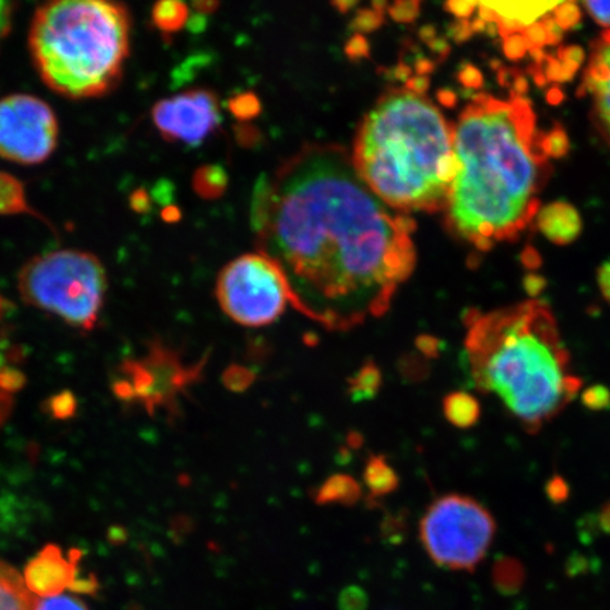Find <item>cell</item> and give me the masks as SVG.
Returning <instances> with one entry per match:
<instances>
[{"label": "cell", "mask_w": 610, "mask_h": 610, "mask_svg": "<svg viewBox=\"0 0 610 610\" xmlns=\"http://www.w3.org/2000/svg\"><path fill=\"white\" fill-rule=\"evenodd\" d=\"M260 255L279 267L290 304L330 331L387 313L416 267V222L394 215L342 146H304L256 185Z\"/></svg>", "instance_id": "obj_1"}, {"label": "cell", "mask_w": 610, "mask_h": 610, "mask_svg": "<svg viewBox=\"0 0 610 610\" xmlns=\"http://www.w3.org/2000/svg\"><path fill=\"white\" fill-rule=\"evenodd\" d=\"M544 135L529 99L475 95L454 125L459 170L445 209L452 231L489 250L533 222L550 176Z\"/></svg>", "instance_id": "obj_2"}, {"label": "cell", "mask_w": 610, "mask_h": 610, "mask_svg": "<svg viewBox=\"0 0 610 610\" xmlns=\"http://www.w3.org/2000/svg\"><path fill=\"white\" fill-rule=\"evenodd\" d=\"M466 359L479 392L493 394L529 433H537L577 396L582 382L571 369L550 307L530 300L465 318Z\"/></svg>", "instance_id": "obj_3"}, {"label": "cell", "mask_w": 610, "mask_h": 610, "mask_svg": "<svg viewBox=\"0 0 610 610\" xmlns=\"http://www.w3.org/2000/svg\"><path fill=\"white\" fill-rule=\"evenodd\" d=\"M352 161L363 183L387 207L445 211L459 163L454 126L437 105L407 88L376 101L356 135Z\"/></svg>", "instance_id": "obj_4"}, {"label": "cell", "mask_w": 610, "mask_h": 610, "mask_svg": "<svg viewBox=\"0 0 610 610\" xmlns=\"http://www.w3.org/2000/svg\"><path fill=\"white\" fill-rule=\"evenodd\" d=\"M29 44L47 87L67 98L101 97L129 56L128 9L105 0L47 3L34 15Z\"/></svg>", "instance_id": "obj_5"}, {"label": "cell", "mask_w": 610, "mask_h": 610, "mask_svg": "<svg viewBox=\"0 0 610 610\" xmlns=\"http://www.w3.org/2000/svg\"><path fill=\"white\" fill-rule=\"evenodd\" d=\"M108 277L92 253L64 249L34 257L19 274L23 300L71 327L91 331L104 305Z\"/></svg>", "instance_id": "obj_6"}, {"label": "cell", "mask_w": 610, "mask_h": 610, "mask_svg": "<svg viewBox=\"0 0 610 610\" xmlns=\"http://www.w3.org/2000/svg\"><path fill=\"white\" fill-rule=\"evenodd\" d=\"M496 524L476 500L447 495L428 507L420 523V540L438 567L472 572L488 553Z\"/></svg>", "instance_id": "obj_7"}, {"label": "cell", "mask_w": 610, "mask_h": 610, "mask_svg": "<svg viewBox=\"0 0 610 610\" xmlns=\"http://www.w3.org/2000/svg\"><path fill=\"white\" fill-rule=\"evenodd\" d=\"M217 298L231 320L248 328L273 324L290 303L279 267L260 253L243 255L224 267L218 276Z\"/></svg>", "instance_id": "obj_8"}, {"label": "cell", "mask_w": 610, "mask_h": 610, "mask_svg": "<svg viewBox=\"0 0 610 610\" xmlns=\"http://www.w3.org/2000/svg\"><path fill=\"white\" fill-rule=\"evenodd\" d=\"M205 361L185 366L177 352L160 342L152 345L140 361L126 362V378L116 382L115 392L125 400H137L150 413L156 409H174L177 397L201 375Z\"/></svg>", "instance_id": "obj_9"}, {"label": "cell", "mask_w": 610, "mask_h": 610, "mask_svg": "<svg viewBox=\"0 0 610 610\" xmlns=\"http://www.w3.org/2000/svg\"><path fill=\"white\" fill-rule=\"evenodd\" d=\"M58 123L49 105L32 95L0 101V157L20 164L49 159L57 146Z\"/></svg>", "instance_id": "obj_10"}, {"label": "cell", "mask_w": 610, "mask_h": 610, "mask_svg": "<svg viewBox=\"0 0 610 610\" xmlns=\"http://www.w3.org/2000/svg\"><path fill=\"white\" fill-rule=\"evenodd\" d=\"M152 116L161 136L191 146L201 145L221 122L217 98L204 89L160 101Z\"/></svg>", "instance_id": "obj_11"}, {"label": "cell", "mask_w": 610, "mask_h": 610, "mask_svg": "<svg viewBox=\"0 0 610 610\" xmlns=\"http://www.w3.org/2000/svg\"><path fill=\"white\" fill-rule=\"evenodd\" d=\"M81 553L71 551L65 557L56 544H47L32 560L27 562L23 579L27 589L39 598H53L70 589L75 579L80 577Z\"/></svg>", "instance_id": "obj_12"}, {"label": "cell", "mask_w": 610, "mask_h": 610, "mask_svg": "<svg viewBox=\"0 0 610 610\" xmlns=\"http://www.w3.org/2000/svg\"><path fill=\"white\" fill-rule=\"evenodd\" d=\"M579 91L594 101L592 118L610 146V32L602 33L592 44L588 68Z\"/></svg>", "instance_id": "obj_13"}, {"label": "cell", "mask_w": 610, "mask_h": 610, "mask_svg": "<svg viewBox=\"0 0 610 610\" xmlns=\"http://www.w3.org/2000/svg\"><path fill=\"white\" fill-rule=\"evenodd\" d=\"M537 226L548 241L568 245L578 238L582 229L577 209L567 202H554L538 212Z\"/></svg>", "instance_id": "obj_14"}, {"label": "cell", "mask_w": 610, "mask_h": 610, "mask_svg": "<svg viewBox=\"0 0 610 610\" xmlns=\"http://www.w3.org/2000/svg\"><path fill=\"white\" fill-rule=\"evenodd\" d=\"M37 599L27 589L23 575L0 560V610H34Z\"/></svg>", "instance_id": "obj_15"}, {"label": "cell", "mask_w": 610, "mask_h": 610, "mask_svg": "<svg viewBox=\"0 0 610 610\" xmlns=\"http://www.w3.org/2000/svg\"><path fill=\"white\" fill-rule=\"evenodd\" d=\"M362 498L361 483L351 475L337 474L327 479L315 493L318 505L352 506Z\"/></svg>", "instance_id": "obj_16"}, {"label": "cell", "mask_w": 610, "mask_h": 610, "mask_svg": "<svg viewBox=\"0 0 610 610\" xmlns=\"http://www.w3.org/2000/svg\"><path fill=\"white\" fill-rule=\"evenodd\" d=\"M363 482L368 488L369 498L379 499L399 488V476L383 455H372L366 462Z\"/></svg>", "instance_id": "obj_17"}, {"label": "cell", "mask_w": 610, "mask_h": 610, "mask_svg": "<svg viewBox=\"0 0 610 610\" xmlns=\"http://www.w3.org/2000/svg\"><path fill=\"white\" fill-rule=\"evenodd\" d=\"M485 3V2H483ZM560 3L548 2H509V3H485L490 10L496 13L499 20H512L520 23L527 29L547 13L554 12Z\"/></svg>", "instance_id": "obj_18"}, {"label": "cell", "mask_w": 610, "mask_h": 610, "mask_svg": "<svg viewBox=\"0 0 610 610\" xmlns=\"http://www.w3.org/2000/svg\"><path fill=\"white\" fill-rule=\"evenodd\" d=\"M442 411L452 426L466 430L474 427L481 417V406L472 394L454 392L448 394L442 402Z\"/></svg>", "instance_id": "obj_19"}, {"label": "cell", "mask_w": 610, "mask_h": 610, "mask_svg": "<svg viewBox=\"0 0 610 610\" xmlns=\"http://www.w3.org/2000/svg\"><path fill=\"white\" fill-rule=\"evenodd\" d=\"M382 370L375 362H366L358 372L348 380V394L354 402L372 400L382 387Z\"/></svg>", "instance_id": "obj_20"}, {"label": "cell", "mask_w": 610, "mask_h": 610, "mask_svg": "<svg viewBox=\"0 0 610 610\" xmlns=\"http://www.w3.org/2000/svg\"><path fill=\"white\" fill-rule=\"evenodd\" d=\"M194 190L201 197L214 200L221 197L228 187V176L224 167L221 166H205L197 170L193 180Z\"/></svg>", "instance_id": "obj_21"}, {"label": "cell", "mask_w": 610, "mask_h": 610, "mask_svg": "<svg viewBox=\"0 0 610 610\" xmlns=\"http://www.w3.org/2000/svg\"><path fill=\"white\" fill-rule=\"evenodd\" d=\"M187 5L181 2H160L154 6L153 22L161 32H178L188 20Z\"/></svg>", "instance_id": "obj_22"}, {"label": "cell", "mask_w": 610, "mask_h": 610, "mask_svg": "<svg viewBox=\"0 0 610 610\" xmlns=\"http://www.w3.org/2000/svg\"><path fill=\"white\" fill-rule=\"evenodd\" d=\"M25 209L22 187L15 180L0 174V212H19Z\"/></svg>", "instance_id": "obj_23"}, {"label": "cell", "mask_w": 610, "mask_h": 610, "mask_svg": "<svg viewBox=\"0 0 610 610\" xmlns=\"http://www.w3.org/2000/svg\"><path fill=\"white\" fill-rule=\"evenodd\" d=\"M229 111L239 121H250V119L259 115L262 111V105H260L259 98L253 92H245V94L236 95L229 101Z\"/></svg>", "instance_id": "obj_24"}, {"label": "cell", "mask_w": 610, "mask_h": 610, "mask_svg": "<svg viewBox=\"0 0 610 610\" xmlns=\"http://www.w3.org/2000/svg\"><path fill=\"white\" fill-rule=\"evenodd\" d=\"M255 373L242 365H231L225 370L222 380L229 390L235 393L245 392L255 382Z\"/></svg>", "instance_id": "obj_25"}, {"label": "cell", "mask_w": 610, "mask_h": 610, "mask_svg": "<svg viewBox=\"0 0 610 610\" xmlns=\"http://www.w3.org/2000/svg\"><path fill=\"white\" fill-rule=\"evenodd\" d=\"M47 410L51 416L58 420H67L74 416L77 411V399L73 393L64 390V392L56 394L47 402Z\"/></svg>", "instance_id": "obj_26"}, {"label": "cell", "mask_w": 610, "mask_h": 610, "mask_svg": "<svg viewBox=\"0 0 610 610\" xmlns=\"http://www.w3.org/2000/svg\"><path fill=\"white\" fill-rule=\"evenodd\" d=\"M568 149H570V140L561 126H555L550 133L544 135V150L548 157L561 159L568 153Z\"/></svg>", "instance_id": "obj_27"}, {"label": "cell", "mask_w": 610, "mask_h": 610, "mask_svg": "<svg viewBox=\"0 0 610 610\" xmlns=\"http://www.w3.org/2000/svg\"><path fill=\"white\" fill-rule=\"evenodd\" d=\"M385 22V13L378 12L375 9H363L356 13L355 19L352 20V29L356 34H365L379 29Z\"/></svg>", "instance_id": "obj_28"}, {"label": "cell", "mask_w": 610, "mask_h": 610, "mask_svg": "<svg viewBox=\"0 0 610 610\" xmlns=\"http://www.w3.org/2000/svg\"><path fill=\"white\" fill-rule=\"evenodd\" d=\"M34 610H89L88 606L74 596L57 595L53 598H40Z\"/></svg>", "instance_id": "obj_29"}, {"label": "cell", "mask_w": 610, "mask_h": 610, "mask_svg": "<svg viewBox=\"0 0 610 610\" xmlns=\"http://www.w3.org/2000/svg\"><path fill=\"white\" fill-rule=\"evenodd\" d=\"M553 17L564 32V30H570L578 25L579 20H581V10H579L577 3H560L554 10Z\"/></svg>", "instance_id": "obj_30"}, {"label": "cell", "mask_w": 610, "mask_h": 610, "mask_svg": "<svg viewBox=\"0 0 610 610\" xmlns=\"http://www.w3.org/2000/svg\"><path fill=\"white\" fill-rule=\"evenodd\" d=\"M582 402L591 410H605L610 407V392L605 386H592L582 394Z\"/></svg>", "instance_id": "obj_31"}, {"label": "cell", "mask_w": 610, "mask_h": 610, "mask_svg": "<svg viewBox=\"0 0 610 610\" xmlns=\"http://www.w3.org/2000/svg\"><path fill=\"white\" fill-rule=\"evenodd\" d=\"M389 15L399 23H411L420 15V2H396L389 8Z\"/></svg>", "instance_id": "obj_32"}, {"label": "cell", "mask_w": 610, "mask_h": 610, "mask_svg": "<svg viewBox=\"0 0 610 610\" xmlns=\"http://www.w3.org/2000/svg\"><path fill=\"white\" fill-rule=\"evenodd\" d=\"M366 598L365 592L358 586H349L341 596H339V606L342 610H362L365 608Z\"/></svg>", "instance_id": "obj_33"}, {"label": "cell", "mask_w": 610, "mask_h": 610, "mask_svg": "<svg viewBox=\"0 0 610 610\" xmlns=\"http://www.w3.org/2000/svg\"><path fill=\"white\" fill-rule=\"evenodd\" d=\"M503 50L510 60H520L524 57L527 50H530L529 44H527L526 37L523 33L512 34V36L505 37V43H503Z\"/></svg>", "instance_id": "obj_34"}, {"label": "cell", "mask_w": 610, "mask_h": 610, "mask_svg": "<svg viewBox=\"0 0 610 610\" xmlns=\"http://www.w3.org/2000/svg\"><path fill=\"white\" fill-rule=\"evenodd\" d=\"M523 34L530 49H543L544 46L550 44V36H548L546 27H544L541 20L527 27Z\"/></svg>", "instance_id": "obj_35"}, {"label": "cell", "mask_w": 610, "mask_h": 610, "mask_svg": "<svg viewBox=\"0 0 610 610\" xmlns=\"http://www.w3.org/2000/svg\"><path fill=\"white\" fill-rule=\"evenodd\" d=\"M345 53L346 56L354 61L369 57L370 49L368 40H366L365 36H362V34H355V36L346 43Z\"/></svg>", "instance_id": "obj_36"}, {"label": "cell", "mask_w": 610, "mask_h": 610, "mask_svg": "<svg viewBox=\"0 0 610 610\" xmlns=\"http://www.w3.org/2000/svg\"><path fill=\"white\" fill-rule=\"evenodd\" d=\"M459 81L464 84L466 88L478 89L483 85V77L481 71L471 64H465L461 68L458 74Z\"/></svg>", "instance_id": "obj_37"}, {"label": "cell", "mask_w": 610, "mask_h": 610, "mask_svg": "<svg viewBox=\"0 0 610 610\" xmlns=\"http://www.w3.org/2000/svg\"><path fill=\"white\" fill-rule=\"evenodd\" d=\"M584 6L599 25L610 27V2H585Z\"/></svg>", "instance_id": "obj_38"}, {"label": "cell", "mask_w": 610, "mask_h": 610, "mask_svg": "<svg viewBox=\"0 0 610 610\" xmlns=\"http://www.w3.org/2000/svg\"><path fill=\"white\" fill-rule=\"evenodd\" d=\"M71 591L75 594L92 595L99 589L98 579L94 575H88V577H78L75 579L74 584L71 585Z\"/></svg>", "instance_id": "obj_39"}, {"label": "cell", "mask_w": 610, "mask_h": 610, "mask_svg": "<svg viewBox=\"0 0 610 610\" xmlns=\"http://www.w3.org/2000/svg\"><path fill=\"white\" fill-rule=\"evenodd\" d=\"M416 345L418 351L421 354L426 355L427 358H435L440 354V341L437 338L430 337V335H421L417 338Z\"/></svg>", "instance_id": "obj_40"}, {"label": "cell", "mask_w": 610, "mask_h": 610, "mask_svg": "<svg viewBox=\"0 0 610 610\" xmlns=\"http://www.w3.org/2000/svg\"><path fill=\"white\" fill-rule=\"evenodd\" d=\"M478 6L479 3L476 2H448L445 3L444 8L458 19L465 20L475 12Z\"/></svg>", "instance_id": "obj_41"}, {"label": "cell", "mask_w": 610, "mask_h": 610, "mask_svg": "<svg viewBox=\"0 0 610 610\" xmlns=\"http://www.w3.org/2000/svg\"><path fill=\"white\" fill-rule=\"evenodd\" d=\"M558 60L562 63L574 64L579 67L585 60V51L578 46H568L558 51Z\"/></svg>", "instance_id": "obj_42"}, {"label": "cell", "mask_w": 610, "mask_h": 610, "mask_svg": "<svg viewBox=\"0 0 610 610\" xmlns=\"http://www.w3.org/2000/svg\"><path fill=\"white\" fill-rule=\"evenodd\" d=\"M13 3L3 2L0 0V43L9 33L10 25H12Z\"/></svg>", "instance_id": "obj_43"}, {"label": "cell", "mask_w": 610, "mask_h": 610, "mask_svg": "<svg viewBox=\"0 0 610 610\" xmlns=\"http://www.w3.org/2000/svg\"><path fill=\"white\" fill-rule=\"evenodd\" d=\"M3 366H5V363H3L2 356H0V368H3ZM13 406H15V400H13L12 394L0 390V428L8 421L10 414H12Z\"/></svg>", "instance_id": "obj_44"}, {"label": "cell", "mask_w": 610, "mask_h": 610, "mask_svg": "<svg viewBox=\"0 0 610 610\" xmlns=\"http://www.w3.org/2000/svg\"><path fill=\"white\" fill-rule=\"evenodd\" d=\"M523 286L527 294H530L531 297H536L541 291L546 289V280L538 276V274L530 273L524 277Z\"/></svg>", "instance_id": "obj_45"}, {"label": "cell", "mask_w": 610, "mask_h": 610, "mask_svg": "<svg viewBox=\"0 0 610 610\" xmlns=\"http://www.w3.org/2000/svg\"><path fill=\"white\" fill-rule=\"evenodd\" d=\"M547 493L554 502H562V500L567 499L568 486L565 485V482L562 481L561 478H553L550 483H548Z\"/></svg>", "instance_id": "obj_46"}, {"label": "cell", "mask_w": 610, "mask_h": 610, "mask_svg": "<svg viewBox=\"0 0 610 610\" xmlns=\"http://www.w3.org/2000/svg\"><path fill=\"white\" fill-rule=\"evenodd\" d=\"M474 34V30H472V25L466 20H459V22L454 23L450 29V36L458 43H462V41H466L469 37Z\"/></svg>", "instance_id": "obj_47"}, {"label": "cell", "mask_w": 610, "mask_h": 610, "mask_svg": "<svg viewBox=\"0 0 610 610\" xmlns=\"http://www.w3.org/2000/svg\"><path fill=\"white\" fill-rule=\"evenodd\" d=\"M599 289L603 298L610 303V263L602 265L598 272Z\"/></svg>", "instance_id": "obj_48"}, {"label": "cell", "mask_w": 610, "mask_h": 610, "mask_svg": "<svg viewBox=\"0 0 610 610\" xmlns=\"http://www.w3.org/2000/svg\"><path fill=\"white\" fill-rule=\"evenodd\" d=\"M406 88L409 89V91L414 92V94L424 95V92L430 88V78L421 77V75L410 78V80L406 82Z\"/></svg>", "instance_id": "obj_49"}, {"label": "cell", "mask_w": 610, "mask_h": 610, "mask_svg": "<svg viewBox=\"0 0 610 610\" xmlns=\"http://www.w3.org/2000/svg\"><path fill=\"white\" fill-rule=\"evenodd\" d=\"M522 262L527 269L534 270L537 269V267H540L541 257L533 248H527L523 252Z\"/></svg>", "instance_id": "obj_50"}, {"label": "cell", "mask_w": 610, "mask_h": 610, "mask_svg": "<svg viewBox=\"0 0 610 610\" xmlns=\"http://www.w3.org/2000/svg\"><path fill=\"white\" fill-rule=\"evenodd\" d=\"M428 46L431 47V50L435 51L438 56L445 57L448 56V53L451 51L450 44L447 41L442 39H434L431 43H428Z\"/></svg>", "instance_id": "obj_51"}, {"label": "cell", "mask_w": 610, "mask_h": 610, "mask_svg": "<svg viewBox=\"0 0 610 610\" xmlns=\"http://www.w3.org/2000/svg\"><path fill=\"white\" fill-rule=\"evenodd\" d=\"M438 101L442 105L452 108V106L457 105V95L452 91H448V89H442V91L438 92Z\"/></svg>", "instance_id": "obj_52"}, {"label": "cell", "mask_w": 610, "mask_h": 610, "mask_svg": "<svg viewBox=\"0 0 610 610\" xmlns=\"http://www.w3.org/2000/svg\"><path fill=\"white\" fill-rule=\"evenodd\" d=\"M218 2H197L194 3V8L200 15H207V13L215 12L218 9Z\"/></svg>", "instance_id": "obj_53"}, {"label": "cell", "mask_w": 610, "mask_h": 610, "mask_svg": "<svg viewBox=\"0 0 610 610\" xmlns=\"http://www.w3.org/2000/svg\"><path fill=\"white\" fill-rule=\"evenodd\" d=\"M417 73L421 75V77H427V74H430L431 71L434 70V64L431 63L427 58H420L417 61Z\"/></svg>", "instance_id": "obj_54"}, {"label": "cell", "mask_w": 610, "mask_h": 610, "mask_svg": "<svg viewBox=\"0 0 610 610\" xmlns=\"http://www.w3.org/2000/svg\"><path fill=\"white\" fill-rule=\"evenodd\" d=\"M133 207L137 209V211H146L149 208V200H147V195L143 193L135 194L132 200Z\"/></svg>", "instance_id": "obj_55"}, {"label": "cell", "mask_w": 610, "mask_h": 610, "mask_svg": "<svg viewBox=\"0 0 610 610\" xmlns=\"http://www.w3.org/2000/svg\"><path fill=\"white\" fill-rule=\"evenodd\" d=\"M599 520H601L602 529L610 533V502L608 503V505L603 507Z\"/></svg>", "instance_id": "obj_56"}, {"label": "cell", "mask_w": 610, "mask_h": 610, "mask_svg": "<svg viewBox=\"0 0 610 610\" xmlns=\"http://www.w3.org/2000/svg\"><path fill=\"white\" fill-rule=\"evenodd\" d=\"M180 211L176 207H167L163 211V218L166 219L167 222H174L180 219Z\"/></svg>", "instance_id": "obj_57"}, {"label": "cell", "mask_w": 610, "mask_h": 610, "mask_svg": "<svg viewBox=\"0 0 610 610\" xmlns=\"http://www.w3.org/2000/svg\"><path fill=\"white\" fill-rule=\"evenodd\" d=\"M435 34H437V33H435V29L433 26H426L420 30L421 39H423L424 41H427V43H431V41H433L434 39H437V37H435Z\"/></svg>", "instance_id": "obj_58"}, {"label": "cell", "mask_w": 610, "mask_h": 610, "mask_svg": "<svg viewBox=\"0 0 610 610\" xmlns=\"http://www.w3.org/2000/svg\"><path fill=\"white\" fill-rule=\"evenodd\" d=\"M358 5L356 2H334L332 6H335L339 12L346 13L349 9L355 8Z\"/></svg>", "instance_id": "obj_59"}, {"label": "cell", "mask_w": 610, "mask_h": 610, "mask_svg": "<svg viewBox=\"0 0 610 610\" xmlns=\"http://www.w3.org/2000/svg\"><path fill=\"white\" fill-rule=\"evenodd\" d=\"M2 307H3L2 298H0V313H2Z\"/></svg>", "instance_id": "obj_60"}]
</instances>
